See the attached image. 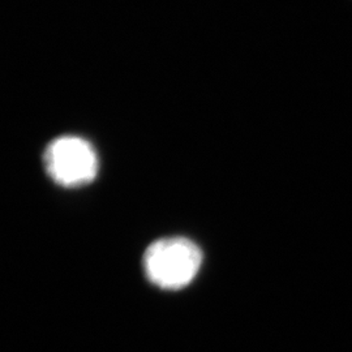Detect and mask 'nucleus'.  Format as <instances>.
I'll use <instances>...</instances> for the list:
<instances>
[{"mask_svg":"<svg viewBox=\"0 0 352 352\" xmlns=\"http://www.w3.org/2000/svg\"><path fill=\"white\" fill-rule=\"evenodd\" d=\"M202 265L200 247L187 238L173 236L155 240L144 254V270L148 279L162 289L187 287Z\"/></svg>","mask_w":352,"mask_h":352,"instance_id":"1","label":"nucleus"},{"mask_svg":"<svg viewBox=\"0 0 352 352\" xmlns=\"http://www.w3.org/2000/svg\"><path fill=\"white\" fill-rule=\"evenodd\" d=\"M43 164L51 179L65 188L91 183L98 174V157L87 140L60 136L52 140L43 154Z\"/></svg>","mask_w":352,"mask_h":352,"instance_id":"2","label":"nucleus"}]
</instances>
